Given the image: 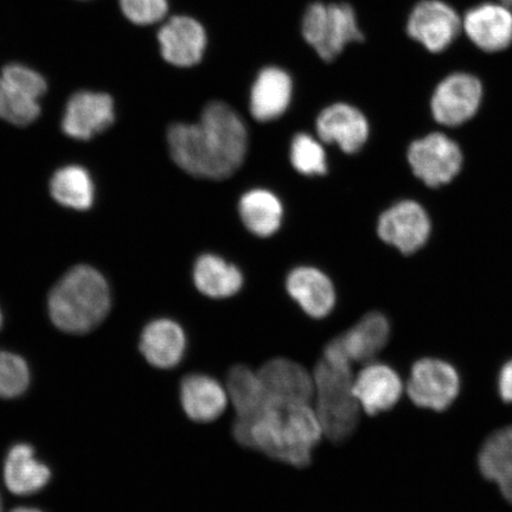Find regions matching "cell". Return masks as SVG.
<instances>
[{"label": "cell", "instance_id": "8992f818", "mask_svg": "<svg viewBox=\"0 0 512 512\" xmlns=\"http://www.w3.org/2000/svg\"><path fill=\"white\" fill-rule=\"evenodd\" d=\"M408 162L416 177L428 187L438 188L462 170L463 153L445 134L432 133L409 146Z\"/></svg>", "mask_w": 512, "mask_h": 512}, {"label": "cell", "instance_id": "ba28073f", "mask_svg": "<svg viewBox=\"0 0 512 512\" xmlns=\"http://www.w3.org/2000/svg\"><path fill=\"white\" fill-rule=\"evenodd\" d=\"M160 55L177 68L200 64L208 48L206 27L195 17L175 15L165 19L157 32Z\"/></svg>", "mask_w": 512, "mask_h": 512}, {"label": "cell", "instance_id": "ac0fdd59", "mask_svg": "<svg viewBox=\"0 0 512 512\" xmlns=\"http://www.w3.org/2000/svg\"><path fill=\"white\" fill-rule=\"evenodd\" d=\"M288 294L307 316L322 319L329 316L336 305L335 286L328 275L315 267L300 266L288 274Z\"/></svg>", "mask_w": 512, "mask_h": 512}, {"label": "cell", "instance_id": "3957f363", "mask_svg": "<svg viewBox=\"0 0 512 512\" xmlns=\"http://www.w3.org/2000/svg\"><path fill=\"white\" fill-rule=\"evenodd\" d=\"M110 286L100 272L81 265L70 270L50 292L51 322L67 334L83 335L104 322L111 311Z\"/></svg>", "mask_w": 512, "mask_h": 512}, {"label": "cell", "instance_id": "484cf974", "mask_svg": "<svg viewBox=\"0 0 512 512\" xmlns=\"http://www.w3.org/2000/svg\"><path fill=\"white\" fill-rule=\"evenodd\" d=\"M227 393L238 414V421H251L267 405L265 390L258 373L246 366H235L229 370Z\"/></svg>", "mask_w": 512, "mask_h": 512}, {"label": "cell", "instance_id": "ffe728a7", "mask_svg": "<svg viewBox=\"0 0 512 512\" xmlns=\"http://www.w3.org/2000/svg\"><path fill=\"white\" fill-rule=\"evenodd\" d=\"M179 399L188 418L200 424H208L220 418L228 405V393L214 377L189 374L179 388Z\"/></svg>", "mask_w": 512, "mask_h": 512}, {"label": "cell", "instance_id": "7a4b0ae2", "mask_svg": "<svg viewBox=\"0 0 512 512\" xmlns=\"http://www.w3.org/2000/svg\"><path fill=\"white\" fill-rule=\"evenodd\" d=\"M238 443L294 467L309 466L313 450L323 437L315 409L310 405H281L268 402L248 422L235 421Z\"/></svg>", "mask_w": 512, "mask_h": 512}, {"label": "cell", "instance_id": "f546056e", "mask_svg": "<svg viewBox=\"0 0 512 512\" xmlns=\"http://www.w3.org/2000/svg\"><path fill=\"white\" fill-rule=\"evenodd\" d=\"M30 370L24 358L0 350V398L15 399L27 392Z\"/></svg>", "mask_w": 512, "mask_h": 512}, {"label": "cell", "instance_id": "30bf717a", "mask_svg": "<svg viewBox=\"0 0 512 512\" xmlns=\"http://www.w3.org/2000/svg\"><path fill=\"white\" fill-rule=\"evenodd\" d=\"M462 21L457 11L441 0H422L407 23L408 35L431 53H441L457 40Z\"/></svg>", "mask_w": 512, "mask_h": 512}, {"label": "cell", "instance_id": "4dcf8cb0", "mask_svg": "<svg viewBox=\"0 0 512 512\" xmlns=\"http://www.w3.org/2000/svg\"><path fill=\"white\" fill-rule=\"evenodd\" d=\"M128 21L140 27L163 23L170 11L169 0H119Z\"/></svg>", "mask_w": 512, "mask_h": 512}, {"label": "cell", "instance_id": "44dd1931", "mask_svg": "<svg viewBox=\"0 0 512 512\" xmlns=\"http://www.w3.org/2000/svg\"><path fill=\"white\" fill-rule=\"evenodd\" d=\"M389 337L387 317L380 312H371L334 341L351 363H366L386 348Z\"/></svg>", "mask_w": 512, "mask_h": 512}, {"label": "cell", "instance_id": "5b68a950", "mask_svg": "<svg viewBox=\"0 0 512 512\" xmlns=\"http://www.w3.org/2000/svg\"><path fill=\"white\" fill-rule=\"evenodd\" d=\"M302 35L325 62H332L351 43L364 40L356 11L348 3L315 2L302 18Z\"/></svg>", "mask_w": 512, "mask_h": 512}, {"label": "cell", "instance_id": "d6986e66", "mask_svg": "<svg viewBox=\"0 0 512 512\" xmlns=\"http://www.w3.org/2000/svg\"><path fill=\"white\" fill-rule=\"evenodd\" d=\"M139 349L151 366L172 369L183 361L187 352V336L175 320L159 318L145 326Z\"/></svg>", "mask_w": 512, "mask_h": 512}, {"label": "cell", "instance_id": "d590c367", "mask_svg": "<svg viewBox=\"0 0 512 512\" xmlns=\"http://www.w3.org/2000/svg\"><path fill=\"white\" fill-rule=\"evenodd\" d=\"M2 324H3V315H2V311H0V328H2Z\"/></svg>", "mask_w": 512, "mask_h": 512}, {"label": "cell", "instance_id": "83f0119b", "mask_svg": "<svg viewBox=\"0 0 512 512\" xmlns=\"http://www.w3.org/2000/svg\"><path fill=\"white\" fill-rule=\"evenodd\" d=\"M40 114L41 105L37 96L0 76V119L22 127L34 123Z\"/></svg>", "mask_w": 512, "mask_h": 512}, {"label": "cell", "instance_id": "5bb4252c", "mask_svg": "<svg viewBox=\"0 0 512 512\" xmlns=\"http://www.w3.org/2000/svg\"><path fill=\"white\" fill-rule=\"evenodd\" d=\"M316 130L320 142L336 144L352 155L362 149L369 137V123L356 107L344 102L330 105L319 113Z\"/></svg>", "mask_w": 512, "mask_h": 512}, {"label": "cell", "instance_id": "8fae6325", "mask_svg": "<svg viewBox=\"0 0 512 512\" xmlns=\"http://www.w3.org/2000/svg\"><path fill=\"white\" fill-rule=\"evenodd\" d=\"M431 230L427 211L418 202L409 200L395 203L384 211L377 224L381 240L403 254H412L424 247Z\"/></svg>", "mask_w": 512, "mask_h": 512}, {"label": "cell", "instance_id": "2e32d148", "mask_svg": "<svg viewBox=\"0 0 512 512\" xmlns=\"http://www.w3.org/2000/svg\"><path fill=\"white\" fill-rule=\"evenodd\" d=\"M293 98V80L285 69L268 66L261 69L249 95V110L260 123H270L284 115Z\"/></svg>", "mask_w": 512, "mask_h": 512}, {"label": "cell", "instance_id": "cb8c5ba5", "mask_svg": "<svg viewBox=\"0 0 512 512\" xmlns=\"http://www.w3.org/2000/svg\"><path fill=\"white\" fill-rule=\"evenodd\" d=\"M478 465L482 475L494 482L512 504V426L501 428L486 439Z\"/></svg>", "mask_w": 512, "mask_h": 512}, {"label": "cell", "instance_id": "e0dca14e", "mask_svg": "<svg viewBox=\"0 0 512 512\" xmlns=\"http://www.w3.org/2000/svg\"><path fill=\"white\" fill-rule=\"evenodd\" d=\"M402 381L393 368L381 363L368 364L354 379V394L364 412H387L399 402Z\"/></svg>", "mask_w": 512, "mask_h": 512}, {"label": "cell", "instance_id": "e575fe53", "mask_svg": "<svg viewBox=\"0 0 512 512\" xmlns=\"http://www.w3.org/2000/svg\"><path fill=\"white\" fill-rule=\"evenodd\" d=\"M504 5L509 6V8H512V0H499Z\"/></svg>", "mask_w": 512, "mask_h": 512}, {"label": "cell", "instance_id": "7402d4cb", "mask_svg": "<svg viewBox=\"0 0 512 512\" xmlns=\"http://www.w3.org/2000/svg\"><path fill=\"white\" fill-rule=\"evenodd\" d=\"M50 478L49 467L35 457L32 446L17 444L11 448L4 463V482L12 494H36L46 488Z\"/></svg>", "mask_w": 512, "mask_h": 512}, {"label": "cell", "instance_id": "9a60e30c", "mask_svg": "<svg viewBox=\"0 0 512 512\" xmlns=\"http://www.w3.org/2000/svg\"><path fill=\"white\" fill-rule=\"evenodd\" d=\"M463 25L470 41L486 53H497L512 44V12L502 3L475 6L467 11Z\"/></svg>", "mask_w": 512, "mask_h": 512}, {"label": "cell", "instance_id": "1f68e13d", "mask_svg": "<svg viewBox=\"0 0 512 512\" xmlns=\"http://www.w3.org/2000/svg\"><path fill=\"white\" fill-rule=\"evenodd\" d=\"M0 76L27 89V91L37 96L38 99H41L48 91L46 79L36 70L21 63L8 64V66L4 67Z\"/></svg>", "mask_w": 512, "mask_h": 512}, {"label": "cell", "instance_id": "836d02e7", "mask_svg": "<svg viewBox=\"0 0 512 512\" xmlns=\"http://www.w3.org/2000/svg\"><path fill=\"white\" fill-rule=\"evenodd\" d=\"M11 512H43V511L35 509V508H17Z\"/></svg>", "mask_w": 512, "mask_h": 512}, {"label": "cell", "instance_id": "8d00e7d4", "mask_svg": "<svg viewBox=\"0 0 512 512\" xmlns=\"http://www.w3.org/2000/svg\"><path fill=\"white\" fill-rule=\"evenodd\" d=\"M0 512H2V499H0Z\"/></svg>", "mask_w": 512, "mask_h": 512}, {"label": "cell", "instance_id": "277c9868", "mask_svg": "<svg viewBox=\"0 0 512 512\" xmlns=\"http://www.w3.org/2000/svg\"><path fill=\"white\" fill-rule=\"evenodd\" d=\"M312 376L315 412L323 435L334 443H342L360 424L361 406L354 394L351 366L320 360Z\"/></svg>", "mask_w": 512, "mask_h": 512}, {"label": "cell", "instance_id": "6da1fadb", "mask_svg": "<svg viewBox=\"0 0 512 512\" xmlns=\"http://www.w3.org/2000/svg\"><path fill=\"white\" fill-rule=\"evenodd\" d=\"M171 158L196 178L233 176L245 162L248 133L239 113L224 102H210L196 124L177 123L168 131Z\"/></svg>", "mask_w": 512, "mask_h": 512}, {"label": "cell", "instance_id": "603a6c76", "mask_svg": "<svg viewBox=\"0 0 512 512\" xmlns=\"http://www.w3.org/2000/svg\"><path fill=\"white\" fill-rule=\"evenodd\" d=\"M192 278L197 290L213 299L233 297L243 286L239 268L214 254H203L196 260Z\"/></svg>", "mask_w": 512, "mask_h": 512}, {"label": "cell", "instance_id": "7c38bea8", "mask_svg": "<svg viewBox=\"0 0 512 512\" xmlns=\"http://www.w3.org/2000/svg\"><path fill=\"white\" fill-rule=\"evenodd\" d=\"M115 120L114 101L105 93L81 91L70 96L62 118V131L75 140H91Z\"/></svg>", "mask_w": 512, "mask_h": 512}, {"label": "cell", "instance_id": "4fadbf2b", "mask_svg": "<svg viewBox=\"0 0 512 512\" xmlns=\"http://www.w3.org/2000/svg\"><path fill=\"white\" fill-rule=\"evenodd\" d=\"M268 402L310 405L315 396L313 376L297 362L274 358L258 371Z\"/></svg>", "mask_w": 512, "mask_h": 512}, {"label": "cell", "instance_id": "d6a6232c", "mask_svg": "<svg viewBox=\"0 0 512 512\" xmlns=\"http://www.w3.org/2000/svg\"><path fill=\"white\" fill-rule=\"evenodd\" d=\"M498 393L503 401L512 403V360L505 363L499 373Z\"/></svg>", "mask_w": 512, "mask_h": 512}, {"label": "cell", "instance_id": "9c48e42d", "mask_svg": "<svg viewBox=\"0 0 512 512\" xmlns=\"http://www.w3.org/2000/svg\"><path fill=\"white\" fill-rule=\"evenodd\" d=\"M483 99V86L476 76L456 73L441 81L432 96L433 118L445 126H459L475 117Z\"/></svg>", "mask_w": 512, "mask_h": 512}, {"label": "cell", "instance_id": "d4e9b609", "mask_svg": "<svg viewBox=\"0 0 512 512\" xmlns=\"http://www.w3.org/2000/svg\"><path fill=\"white\" fill-rule=\"evenodd\" d=\"M239 214L249 232L259 238H270L281 227L284 207L273 192L253 189L241 197Z\"/></svg>", "mask_w": 512, "mask_h": 512}, {"label": "cell", "instance_id": "4316f807", "mask_svg": "<svg viewBox=\"0 0 512 512\" xmlns=\"http://www.w3.org/2000/svg\"><path fill=\"white\" fill-rule=\"evenodd\" d=\"M50 194L63 207L88 210L94 204L95 185L88 170L80 165H67L51 177Z\"/></svg>", "mask_w": 512, "mask_h": 512}, {"label": "cell", "instance_id": "f1b7e54d", "mask_svg": "<svg viewBox=\"0 0 512 512\" xmlns=\"http://www.w3.org/2000/svg\"><path fill=\"white\" fill-rule=\"evenodd\" d=\"M290 159L293 168L305 176H323L328 172V160L324 147L310 134L299 133L294 136Z\"/></svg>", "mask_w": 512, "mask_h": 512}, {"label": "cell", "instance_id": "52a82bcc", "mask_svg": "<svg viewBox=\"0 0 512 512\" xmlns=\"http://www.w3.org/2000/svg\"><path fill=\"white\" fill-rule=\"evenodd\" d=\"M460 379L450 363L437 358H424L412 368L407 384L409 398L416 406L432 411H445L457 399Z\"/></svg>", "mask_w": 512, "mask_h": 512}]
</instances>
